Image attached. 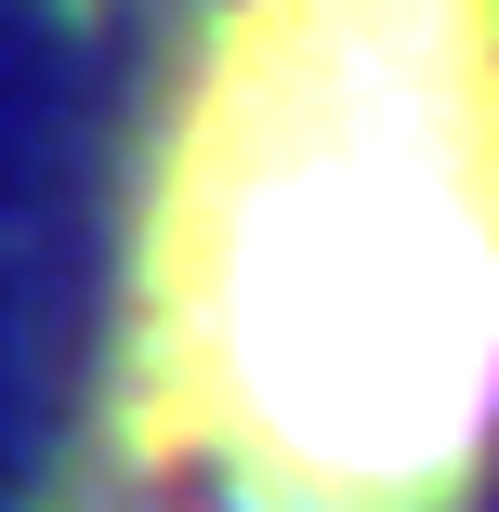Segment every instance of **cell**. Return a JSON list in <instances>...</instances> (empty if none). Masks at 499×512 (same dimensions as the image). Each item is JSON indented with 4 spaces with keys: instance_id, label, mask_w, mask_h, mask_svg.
Returning a JSON list of instances; mask_svg holds the SVG:
<instances>
[{
    "instance_id": "1",
    "label": "cell",
    "mask_w": 499,
    "mask_h": 512,
    "mask_svg": "<svg viewBox=\"0 0 499 512\" xmlns=\"http://www.w3.org/2000/svg\"><path fill=\"white\" fill-rule=\"evenodd\" d=\"M499 407V0H224L145 250V421L211 512H434Z\"/></svg>"
}]
</instances>
